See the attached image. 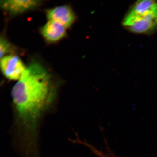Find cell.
<instances>
[{"label": "cell", "mask_w": 157, "mask_h": 157, "mask_svg": "<svg viewBox=\"0 0 157 157\" xmlns=\"http://www.w3.org/2000/svg\"><path fill=\"white\" fill-rule=\"evenodd\" d=\"M56 94L50 75L42 64L33 62L27 67L11 92L17 114L26 128L35 129Z\"/></svg>", "instance_id": "1"}, {"label": "cell", "mask_w": 157, "mask_h": 157, "mask_svg": "<svg viewBox=\"0 0 157 157\" xmlns=\"http://www.w3.org/2000/svg\"><path fill=\"white\" fill-rule=\"evenodd\" d=\"M123 23L133 33L152 34L157 31V12L143 15H135L128 12Z\"/></svg>", "instance_id": "2"}, {"label": "cell", "mask_w": 157, "mask_h": 157, "mask_svg": "<svg viewBox=\"0 0 157 157\" xmlns=\"http://www.w3.org/2000/svg\"><path fill=\"white\" fill-rule=\"evenodd\" d=\"M1 68L6 78L11 80H18L26 67L18 56L7 55L1 58Z\"/></svg>", "instance_id": "3"}, {"label": "cell", "mask_w": 157, "mask_h": 157, "mask_svg": "<svg viewBox=\"0 0 157 157\" xmlns=\"http://www.w3.org/2000/svg\"><path fill=\"white\" fill-rule=\"evenodd\" d=\"M49 21H56L66 28L71 26L75 20V16L69 6L63 5L49 9L47 11Z\"/></svg>", "instance_id": "4"}, {"label": "cell", "mask_w": 157, "mask_h": 157, "mask_svg": "<svg viewBox=\"0 0 157 157\" xmlns=\"http://www.w3.org/2000/svg\"><path fill=\"white\" fill-rule=\"evenodd\" d=\"M40 1L35 0H5L1 1L2 8L13 14H18L34 9Z\"/></svg>", "instance_id": "5"}, {"label": "cell", "mask_w": 157, "mask_h": 157, "mask_svg": "<svg viewBox=\"0 0 157 157\" xmlns=\"http://www.w3.org/2000/svg\"><path fill=\"white\" fill-rule=\"evenodd\" d=\"M66 27L56 21H49L41 29V32L46 40L55 42L65 36Z\"/></svg>", "instance_id": "6"}, {"label": "cell", "mask_w": 157, "mask_h": 157, "mask_svg": "<svg viewBox=\"0 0 157 157\" xmlns=\"http://www.w3.org/2000/svg\"><path fill=\"white\" fill-rule=\"evenodd\" d=\"M157 12V1H139L135 3L129 13L135 15H143Z\"/></svg>", "instance_id": "7"}, {"label": "cell", "mask_w": 157, "mask_h": 157, "mask_svg": "<svg viewBox=\"0 0 157 157\" xmlns=\"http://www.w3.org/2000/svg\"><path fill=\"white\" fill-rule=\"evenodd\" d=\"M12 46L6 39L3 37H1L0 39V56L1 58L9 53L12 50Z\"/></svg>", "instance_id": "8"}, {"label": "cell", "mask_w": 157, "mask_h": 157, "mask_svg": "<svg viewBox=\"0 0 157 157\" xmlns=\"http://www.w3.org/2000/svg\"><path fill=\"white\" fill-rule=\"evenodd\" d=\"M86 145L89 147V148H90L93 154L95 155L96 157H119L111 152L107 151L105 152L103 151L98 150L95 147L90 144H86Z\"/></svg>", "instance_id": "9"}]
</instances>
